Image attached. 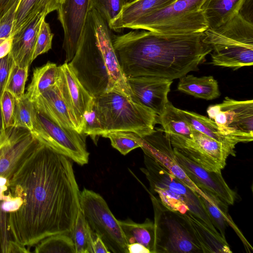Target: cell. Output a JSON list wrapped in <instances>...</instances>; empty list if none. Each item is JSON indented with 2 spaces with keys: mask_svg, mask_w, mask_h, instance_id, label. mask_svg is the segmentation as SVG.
<instances>
[{
  "mask_svg": "<svg viewBox=\"0 0 253 253\" xmlns=\"http://www.w3.org/2000/svg\"><path fill=\"white\" fill-rule=\"evenodd\" d=\"M144 163L145 167L140 169L145 174L150 186H164L185 197L194 208L195 215L212 229L217 231L211 222L197 192L185 185L165 168L145 154L144 155Z\"/></svg>",
  "mask_w": 253,
  "mask_h": 253,
  "instance_id": "16",
  "label": "cell"
},
{
  "mask_svg": "<svg viewBox=\"0 0 253 253\" xmlns=\"http://www.w3.org/2000/svg\"><path fill=\"white\" fill-rule=\"evenodd\" d=\"M80 204L92 233L102 239L109 250L114 253H128V244L119 220L103 197L84 188L80 192Z\"/></svg>",
  "mask_w": 253,
  "mask_h": 253,
  "instance_id": "7",
  "label": "cell"
},
{
  "mask_svg": "<svg viewBox=\"0 0 253 253\" xmlns=\"http://www.w3.org/2000/svg\"><path fill=\"white\" fill-rule=\"evenodd\" d=\"M126 0H90V9L96 10L110 24L119 15Z\"/></svg>",
  "mask_w": 253,
  "mask_h": 253,
  "instance_id": "37",
  "label": "cell"
},
{
  "mask_svg": "<svg viewBox=\"0 0 253 253\" xmlns=\"http://www.w3.org/2000/svg\"><path fill=\"white\" fill-rule=\"evenodd\" d=\"M150 195L154 213L155 253H202L181 214L168 210Z\"/></svg>",
  "mask_w": 253,
  "mask_h": 253,
  "instance_id": "8",
  "label": "cell"
},
{
  "mask_svg": "<svg viewBox=\"0 0 253 253\" xmlns=\"http://www.w3.org/2000/svg\"><path fill=\"white\" fill-rule=\"evenodd\" d=\"M203 41L211 48L213 65L234 70L253 64V23L237 14L230 20L203 33Z\"/></svg>",
  "mask_w": 253,
  "mask_h": 253,
  "instance_id": "3",
  "label": "cell"
},
{
  "mask_svg": "<svg viewBox=\"0 0 253 253\" xmlns=\"http://www.w3.org/2000/svg\"><path fill=\"white\" fill-rule=\"evenodd\" d=\"M133 101L149 108L158 116L169 101L168 95L172 83L166 79L137 77L127 79Z\"/></svg>",
  "mask_w": 253,
  "mask_h": 253,
  "instance_id": "19",
  "label": "cell"
},
{
  "mask_svg": "<svg viewBox=\"0 0 253 253\" xmlns=\"http://www.w3.org/2000/svg\"><path fill=\"white\" fill-rule=\"evenodd\" d=\"M68 64L92 97H97L107 91L108 73L89 12L78 48Z\"/></svg>",
  "mask_w": 253,
  "mask_h": 253,
  "instance_id": "6",
  "label": "cell"
},
{
  "mask_svg": "<svg viewBox=\"0 0 253 253\" xmlns=\"http://www.w3.org/2000/svg\"><path fill=\"white\" fill-rule=\"evenodd\" d=\"M20 0H9L0 9V42L12 37L11 32L15 11Z\"/></svg>",
  "mask_w": 253,
  "mask_h": 253,
  "instance_id": "39",
  "label": "cell"
},
{
  "mask_svg": "<svg viewBox=\"0 0 253 253\" xmlns=\"http://www.w3.org/2000/svg\"><path fill=\"white\" fill-rule=\"evenodd\" d=\"M54 34L51 32L49 24L43 19L41 24L35 43L33 60L38 56L46 53L52 47Z\"/></svg>",
  "mask_w": 253,
  "mask_h": 253,
  "instance_id": "40",
  "label": "cell"
},
{
  "mask_svg": "<svg viewBox=\"0 0 253 253\" xmlns=\"http://www.w3.org/2000/svg\"><path fill=\"white\" fill-rule=\"evenodd\" d=\"M64 0H58L59 4L60 5Z\"/></svg>",
  "mask_w": 253,
  "mask_h": 253,
  "instance_id": "50",
  "label": "cell"
},
{
  "mask_svg": "<svg viewBox=\"0 0 253 253\" xmlns=\"http://www.w3.org/2000/svg\"><path fill=\"white\" fill-rule=\"evenodd\" d=\"M253 0H244L238 12L242 17L250 23H253Z\"/></svg>",
  "mask_w": 253,
  "mask_h": 253,
  "instance_id": "44",
  "label": "cell"
},
{
  "mask_svg": "<svg viewBox=\"0 0 253 253\" xmlns=\"http://www.w3.org/2000/svg\"><path fill=\"white\" fill-rule=\"evenodd\" d=\"M89 13L108 73L109 81L106 92H117L132 99L127 79L122 70L113 45L111 30L96 10L92 9Z\"/></svg>",
  "mask_w": 253,
  "mask_h": 253,
  "instance_id": "13",
  "label": "cell"
},
{
  "mask_svg": "<svg viewBox=\"0 0 253 253\" xmlns=\"http://www.w3.org/2000/svg\"><path fill=\"white\" fill-rule=\"evenodd\" d=\"M31 132L39 140L65 155L78 164L88 163L89 153L86 146V134L62 127L37 110Z\"/></svg>",
  "mask_w": 253,
  "mask_h": 253,
  "instance_id": "10",
  "label": "cell"
},
{
  "mask_svg": "<svg viewBox=\"0 0 253 253\" xmlns=\"http://www.w3.org/2000/svg\"><path fill=\"white\" fill-rule=\"evenodd\" d=\"M202 253H232L226 239L190 211L181 214Z\"/></svg>",
  "mask_w": 253,
  "mask_h": 253,
  "instance_id": "20",
  "label": "cell"
},
{
  "mask_svg": "<svg viewBox=\"0 0 253 253\" xmlns=\"http://www.w3.org/2000/svg\"><path fill=\"white\" fill-rule=\"evenodd\" d=\"M163 131L160 129H154L150 134L140 137V148L144 154L165 168L192 190L198 194L203 193L189 179L176 161L169 137Z\"/></svg>",
  "mask_w": 253,
  "mask_h": 253,
  "instance_id": "17",
  "label": "cell"
},
{
  "mask_svg": "<svg viewBox=\"0 0 253 253\" xmlns=\"http://www.w3.org/2000/svg\"><path fill=\"white\" fill-rule=\"evenodd\" d=\"M158 123L161 125L166 134L192 137L194 128L180 113L179 109L169 101L162 114L158 116Z\"/></svg>",
  "mask_w": 253,
  "mask_h": 253,
  "instance_id": "29",
  "label": "cell"
},
{
  "mask_svg": "<svg viewBox=\"0 0 253 253\" xmlns=\"http://www.w3.org/2000/svg\"><path fill=\"white\" fill-rule=\"evenodd\" d=\"M59 6L58 0H20L13 22L12 37L22 32L38 15L46 16Z\"/></svg>",
  "mask_w": 253,
  "mask_h": 253,
  "instance_id": "24",
  "label": "cell"
},
{
  "mask_svg": "<svg viewBox=\"0 0 253 253\" xmlns=\"http://www.w3.org/2000/svg\"><path fill=\"white\" fill-rule=\"evenodd\" d=\"M39 140L29 130L17 127L6 129L0 142V176H11Z\"/></svg>",
  "mask_w": 253,
  "mask_h": 253,
  "instance_id": "15",
  "label": "cell"
},
{
  "mask_svg": "<svg viewBox=\"0 0 253 253\" xmlns=\"http://www.w3.org/2000/svg\"><path fill=\"white\" fill-rule=\"evenodd\" d=\"M92 235L80 207L70 235L75 244L76 253H94Z\"/></svg>",
  "mask_w": 253,
  "mask_h": 253,
  "instance_id": "32",
  "label": "cell"
},
{
  "mask_svg": "<svg viewBox=\"0 0 253 253\" xmlns=\"http://www.w3.org/2000/svg\"><path fill=\"white\" fill-rule=\"evenodd\" d=\"M104 121L106 132L127 131L143 137L150 134L158 115L126 96L108 91L94 97Z\"/></svg>",
  "mask_w": 253,
  "mask_h": 253,
  "instance_id": "5",
  "label": "cell"
},
{
  "mask_svg": "<svg viewBox=\"0 0 253 253\" xmlns=\"http://www.w3.org/2000/svg\"><path fill=\"white\" fill-rule=\"evenodd\" d=\"M5 136H6V135H5ZM4 138H0V142H1V140H2Z\"/></svg>",
  "mask_w": 253,
  "mask_h": 253,
  "instance_id": "51",
  "label": "cell"
},
{
  "mask_svg": "<svg viewBox=\"0 0 253 253\" xmlns=\"http://www.w3.org/2000/svg\"><path fill=\"white\" fill-rule=\"evenodd\" d=\"M176 0H134L124 6L118 16L108 25L120 33L139 18L169 5Z\"/></svg>",
  "mask_w": 253,
  "mask_h": 253,
  "instance_id": "23",
  "label": "cell"
},
{
  "mask_svg": "<svg viewBox=\"0 0 253 253\" xmlns=\"http://www.w3.org/2000/svg\"><path fill=\"white\" fill-rule=\"evenodd\" d=\"M177 89L207 100L215 99L220 95L218 82L211 76L198 77L186 75L179 78Z\"/></svg>",
  "mask_w": 253,
  "mask_h": 253,
  "instance_id": "26",
  "label": "cell"
},
{
  "mask_svg": "<svg viewBox=\"0 0 253 253\" xmlns=\"http://www.w3.org/2000/svg\"><path fill=\"white\" fill-rule=\"evenodd\" d=\"M59 67L60 74L57 84L77 130L83 133L84 115L93 97L80 83L68 63L65 62Z\"/></svg>",
  "mask_w": 253,
  "mask_h": 253,
  "instance_id": "18",
  "label": "cell"
},
{
  "mask_svg": "<svg viewBox=\"0 0 253 253\" xmlns=\"http://www.w3.org/2000/svg\"><path fill=\"white\" fill-rule=\"evenodd\" d=\"M14 62L9 52L0 58V100L5 90Z\"/></svg>",
  "mask_w": 253,
  "mask_h": 253,
  "instance_id": "43",
  "label": "cell"
},
{
  "mask_svg": "<svg viewBox=\"0 0 253 253\" xmlns=\"http://www.w3.org/2000/svg\"><path fill=\"white\" fill-rule=\"evenodd\" d=\"M59 74L60 67L54 63L48 62L35 68L25 93L26 96L33 102L42 93L56 84Z\"/></svg>",
  "mask_w": 253,
  "mask_h": 253,
  "instance_id": "28",
  "label": "cell"
},
{
  "mask_svg": "<svg viewBox=\"0 0 253 253\" xmlns=\"http://www.w3.org/2000/svg\"><path fill=\"white\" fill-rule=\"evenodd\" d=\"M37 110L33 102L25 94L16 99L14 111V127L26 129L31 132L34 129Z\"/></svg>",
  "mask_w": 253,
  "mask_h": 253,
  "instance_id": "34",
  "label": "cell"
},
{
  "mask_svg": "<svg viewBox=\"0 0 253 253\" xmlns=\"http://www.w3.org/2000/svg\"><path fill=\"white\" fill-rule=\"evenodd\" d=\"M198 194L212 225L223 238L225 239V230L229 225L237 230L227 211L223 210L204 193Z\"/></svg>",
  "mask_w": 253,
  "mask_h": 253,
  "instance_id": "31",
  "label": "cell"
},
{
  "mask_svg": "<svg viewBox=\"0 0 253 253\" xmlns=\"http://www.w3.org/2000/svg\"><path fill=\"white\" fill-rule=\"evenodd\" d=\"M102 136L109 138L112 147L123 155L141 146L140 136L132 132L111 131Z\"/></svg>",
  "mask_w": 253,
  "mask_h": 253,
  "instance_id": "36",
  "label": "cell"
},
{
  "mask_svg": "<svg viewBox=\"0 0 253 253\" xmlns=\"http://www.w3.org/2000/svg\"><path fill=\"white\" fill-rule=\"evenodd\" d=\"M33 102L38 112L56 124L77 130L57 84L40 94Z\"/></svg>",
  "mask_w": 253,
  "mask_h": 253,
  "instance_id": "21",
  "label": "cell"
},
{
  "mask_svg": "<svg viewBox=\"0 0 253 253\" xmlns=\"http://www.w3.org/2000/svg\"><path fill=\"white\" fill-rule=\"evenodd\" d=\"M93 241L94 253H111L102 239L98 236Z\"/></svg>",
  "mask_w": 253,
  "mask_h": 253,
  "instance_id": "45",
  "label": "cell"
},
{
  "mask_svg": "<svg viewBox=\"0 0 253 253\" xmlns=\"http://www.w3.org/2000/svg\"><path fill=\"white\" fill-rule=\"evenodd\" d=\"M0 253H14V244L11 242L7 228V215L0 208Z\"/></svg>",
  "mask_w": 253,
  "mask_h": 253,
  "instance_id": "42",
  "label": "cell"
},
{
  "mask_svg": "<svg viewBox=\"0 0 253 253\" xmlns=\"http://www.w3.org/2000/svg\"><path fill=\"white\" fill-rule=\"evenodd\" d=\"M72 161L39 140L8 180V231L24 253L49 236L71 234L80 208Z\"/></svg>",
  "mask_w": 253,
  "mask_h": 253,
  "instance_id": "1",
  "label": "cell"
},
{
  "mask_svg": "<svg viewBox=\"0 0 253 253\" xmlns=\"http://www.w3.org/2000/svg\"><path fill=\"white\" fill-rule=\"evenodd\" d=\"M90 0H64L58 10L64 31L63 48L70 62L78 48L90 9Z\"/></svg>",
  "mask_w": 253,
  "mask_h": 253,
  "instance_id": "14",
  "label": "cell"
},
{
  "mask_svg": "<svg viewBox=\"0 0 253 253\" xmlns=\"http://www.w3.org/2000/svg\"><path fill=\"white\" fill-rule=\"evenodd\" d=\"M203 33L167 35L136 30L113 34L112 42L126 79L152 77L172 81L198 70L211 52Z\"/></svg>",
  "mask_w": 253,
  "mask_h": 253,
  "instance_id": "2",
  "label": "cell"
},
{
  "mask_svg": "<svg viewBox=\"0 0 253 253\" xmlns=\"http://www.w3.org/2000/svg\"><path fill=\"white\" fill-rule=\"evenodd\" d=\"M12 37H9L0 42V58L6 55L10 51Z\"/></svg>",
  "mask_w": 253,
  "mask_h": 253,
  "instance_id": "46",
  "label": "cell"
},
{
  "mask_svg": "<svg viewBox=\"0 0 253 253\" xmlns=\"http://www.w3.org/2000/svg\"><path fill=\"white\" fill-rule=\"evenodd\" d=\"M5 135L6 130L5 129L4 127L0 100V138H4L5 136Z\"/></svg>",
  "mask_w": 253,
  "mask_h": 253,
  "instance_id": "48",
  "label": "cell"
},
{
  "mask_svg": "<svg viewBox=\"0 0 253 253\" xmlns=\"http://www.w3.org/2000/svg\"><path fill=\"white\" fill-rule=\"evenodd\" d=\"M168 135L173 148L209 171L221 172L228 157L235 156L234 149L194 128L192 138Z\"/></svg>",
  "mask_w": 253,
  "mask_h": 253,
  "instance_id": "11",
  "label": "cell"
},
{
  "mask_svg": "<svg viewBox=\"0 0 253 253\" xmlns=\"http://www.w3.org/2000/svg\"><path fill=\"white\" fill-rule=\"evenodd\" d=\"M9 0H0V9Z\"/></svg>",
  "mask_w": 253,
  "mask_h": 253,
  "instance_id": "49",
  "label": "cell"
},
{
  "mask_svg": "<svg viewBox=\"0 0 253 253\" xmlns=\"http://www.w3.org/2000/svg\"><path fill=\"white\" fill-rule=\"evenodd\" d=\"M179 111L193 128L231 149H235L237 144L222 133L213 120L193 112L179 109Z\"/></svg>",
  "mask_w": 253,
  "mask_h": 253,
  "instance_id": "30",
  "label": "cell"
},
{
  "mask_svg": "<svg viewBox=\"0 0 253 253\" xmlns=\"http://www.w3.org/2000/svg\"><path fill=\"white\" fill-rule=\"evenodd\" d=\"M83 133L94 139L106 132L102 115L94 97L89 104L84 115Z\"/></svg>",
  "mask_w": 253,
  "mask_h": 253,
  "instance_id": "35",
  "label": "cell"
},
{
  "mask_svg": "<svg viewBox=\"0 0 253 253\" xmlns=\"http://www.w3.org/2000/svg\"><path fill=\"white\" fill-rule=\"evenodd\" d=\"M28 69L13 65L5 90L10 92L16 99L22 97L24 92L25 84L28 76Z\"/></svg>",
  "mask_w": 253,
  "mask_h": 253,
  "instance_id": "38",
  "label": "cell"
},
{
  "mask_svg": "<svg viewBox=\"0 0 253 253\" xmlns=\"http://www.w3.org/2000/svg\"><path fill=\"white\" fill-rule=\"evenodd\" d=\"M46 16L41 14L20 33L12 37L9 53L14 63L19 67L28 69L33 60V54L39 30Z\"/></svg>",
  "mask_w": 253,
  "mask_h": 253,
  "instance_id": "22",
  "label": "cell"
},
{
  "mask_svg": "<svg viewBox=\"0 0 253 253\" xmlns=\"http://www.w3.org/2000/svg\"><path fill=\"white\" fill-rule=\"evenodd\" d=\"M244 0H205L201 6L208 25L216 28L230 20L239 12Z\"/></svg>",
  "mask_w": 253,
  "mask_h": 253,
  "instance_id": "25",
  "label": "cell"
},
{
  "mask_svg": "<svg viewBox=\"0 0 253 253\" xmlns=\"http://www.w3.org/2000/svg\"><path fill=\"white\" fill-rule=\"evenodd\" d=\"M128 244L138 243L146 247L151 253H155V231L154 222L148 218L142 223L130 218L119 220Z\"/></svg>",
  "mask_w": 253,
  "mask_h": 253,
  "instance_id": "27",
  "label": "cell"
},
{
  "mask_svg": "<svg viewBox=\"0 0 253 253\" xmlns=\"http://www.w3.org/2000/svg\"><path fill=\"white\" fill-rule=\"evenodd\" d=\"M174 158L189 179L223 210L227 211L236 199V193L227 185L221 172L208 170L173 148Z\"/></svg>",
  "mask_w": 253,
  "mask_h": 253,
  "instance_id": "12",
  "label": "cell"
},
{
  "mask_svg": "<svg viewBox=\"0 0 253 253\" xmlns=\"http://www.w3.org/2000/svg\"><path fill=\"white\" fill-rule=\"evenodd\" d=\"M16 98L9 91L4 90L0 99L1 112L5 129L14 126Z\"/></svg>",
  "mask_w": 253,
  "mask_h": 253,
  "instance_id": "41",
  "label": "cell"
},
{
  "mask_svg": "<svg viewBox=\"0 0 253 253\" xmlns=\"http://www.w3.org/2000/svg\"><path fill=\"white\" fill-rule=\"evenodd\" d=\"M205 0H176L165 8L144 16L128 29L167 35L204 32L208 25L201 9Z\"/></svg>",
  "mask_w": 253,
  "mask_h": 253,
  "instance_id": "4",
  "label": "cell"
},
{
  "mask_svg": "<svg viewBox=\"0 0 253 253\" xmlns=\"http://www.w3.org/2000/svg\"><path fill=\"white\" fill-rule=\"evenodd\" d=\"M220 131L236 144L253 140V100L239 101L226 97L207 110Z\"/></svg>",
  "mask_w": 253,
  "mask_h": 253,
  "instance_id": "9",
  "label": "cell"
},
{
  "mask_svg": "<svg viewBox=\"0 0 253 253\" xmlns=\"http://www.w3.org/2000/svg\"><path fill=\"white\" fill-rule=\"evenodd\" d=\"M35 247L34 252L37 253H76L71 237L65 234L46 237Z\"/></svg>",
  "mask_w": 253,
  "mask_h": 253,
  "instance_id": "33",
  "label": "cell"
},
{
  "mask_svg": "<svg viewBox=\"0 0 253 253\" xmlns=\"http://www.w3.org/2000/svg\"><path fill=\"white\" fill-rule=\"evenodd\" d=\"M127 249L128 253H151L146 247L138 243L128 244Z\"/></svg>",
  "mask_w": 253,
  "mask_h": 253,
  "instance_id": "47",
  "label": "cell"
}]
</instances>
